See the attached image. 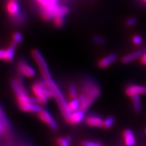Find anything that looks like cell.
Masks as SVG:
<instances>
[{
	"mask_svg": "<svg viewBox=\"0 0 146 146\" xmlns=\"http://www.w3.org/2000/svg\"><path fill=\"white\" fill-rule=\"evenodd\" d=\"M32 57L33 58L36 65L38 66V68L39 69L42 77L45 81V83L47 84V87L54 93V98L56 99L58 106H59L64 118H65L66 121H68L69 116L70 115L68 112V109H67V104L68 103H67L66 100H65L62 91L60 90L59 87L58 86L54 80L53 79L44 57L41 54V53L37 50H33L32 51Z\"/></svg>",
	"mask_w": 146,
	"mask_h": 146,
	"instance_id": "obj_1",
	"label": "cell"
},
{
	"mask_svg": "<svg viewBox=\"0 0 146 146\" xmlns=\"http://www.w3.org/2000/svg\"><path fill=\"white\" fill-rule=\"evenodd\" d=\"M12 87L15 94L20 109L24 112L39 113L42 110L41 105L33 102V98L27 94L25 87L18 81L12 82Z\"/></svg>",
	"mask_w": 146,
	"mask_h": 146,
	"instance_id": "obj_2",
	"label": "cell"
},
{
	"mask_svg": "<svg viewBox=\"0 0 146 146\" xmlns=\"http://www.w3.org/2000/svg\"><path fill=\"white\" fill-rule=\"evenodd\" d=\"M100 93V87L95 82L91 81L85 82L81 87V94L78 96V99L81 102L80 109L86 112L90 106L99 98Z\"/></svg>",
	"mask_w": 146,
	"mask_h": 146,
	"instance_id": "obj_3",
	"label": "cell"
},
{
	"mask_svg": "<svg viewBox=\"0 0 146 146\" xmlns=\"http://www.w3.org/2000/svg\"><path fill=\"white\" fill-rule=\"evenodd\" d=\"M32 91L39 105L46 104L49 98H54V93L47 87L44 80L33 84Z\"/></svg>",
	"mask_w": 146,
	"mask_h": 146,
	"instance_id": "obj_4",
	"label": "cell"
},
{
	"mask_svg": "<svg viewBox=\"0 0 146 146\" xmlns=\"http://www.w3.org/2000/svg\"><path fill=\"white\" fill-rule=\"evenodd\" d=\"M70 12L67 5H56L52 8H39V14L45 21H52L58 16H66Z\"/></svg>",
	"mask_w": 146,
	"mask_h": 146,
	"instance_id": "obj_5",
	"label": "cell"
},
{
	"mask_svg": "<svg viewBox=\"0 0 146 146\" xmlns=\"http://www.w3.org/2000/svg\"><path fill=\"white\" fill-rule=\"evenodd\" d=\"M18 68L19 72L27 78H33L36 75V71L35 68L25 60H21L19 62Z\"/></svg>",
	"mask_w": 146,
	"mask_h": 146,
	"instance_id": "obj_6",
	"label": "cell"
},
{
	"mask_svg": "<svg viewBox=\"0 0 146 146\" xmlns=\"http://www.w3.org/2000/svg\"><path fill=\"white\" fill-rule=\"evenodd\" d=\"M38 116H39L40 120H41V121H43V123H46L47 125L50 126L51 129H52L53 130H57V123H56V122L54 120V118H52V115L50 114V113L49 112L48 110L42 109L38 113Z\"/></svg>",
	"mask_w": 146,
	"mask_h": 146,
	"instance_id": "obj_7",
	"label": "cell"
},
{
	"mask_svg": "<svg viewBox=\"0 0 146 146\" xmlns=\"http://www.w3.org/2000/svg\"><path fill=\"white\" fill-rule=\"evenodd\" d=\"M6 10L11 17L15 16L21 12L19 1L18 0H8L6 3Z\"/></svg>",
	"mask_w": 146,
	"mask_h": 146,
	"instance_id": "obj_8",
	"label": "cell"
},
{
	"mask_svg": "<svg viewBox=\"0 0 146 146\" xmlns=\"http://www.w3.org/2000/svg\"><path fill=\"white\" fill-rule=\"evenodd\" d=\"M125 92L128 96L132 97L135 95L146 94V87L143 85H130L125 89Z\"/></svg>",
	"mask_w": 146,
	"mask_h": 146,
	"instance_id": "obj_9",
	"label": "cell"
},
{
	"mask_svg": "<svg viewBox=\"0 0 146 146\" xmlns=\"http://www.w3.org/2000/svg\"><path fill=\"white\" fill-rule=\"evenodd\" d=\"M85 122L89 127H100L103 126L104 120L98 115L90 114L88 115L85 118Z\"/></svg>",
	"mask_w": 146,
	"mask_h": 146,
	"instance_id": "obj_10",
	"label": "cell"
},
{
	"mask_svg": "<svg viewBox=\"0 0 146 146\" xmlns=\"http://www.w3.org/2000/svg\"><path fill=\"white\" fill-rule=\"evenodd\" d=\"M85 112L82 110L79 109L75 112H72L69 116L68 123L70 124H78L80 123L85 118Z\"/></svg>",
	"mask_w": 146,
	"mask_h": 146,
	"instance_id": "obj_11",
	"label": "cell"
},
{
	"mask_svg": "<svg viewBox=\"0 0 146 146\" xmlns=\"http://www.w3.org/2000/svg\"><path fill=\"white\" fill-rule=\"evenodd\" d=\"M117 60V56L114 54H110L106 57L102 58L98 62V66L102 68H106L110 66L112 63L116 61Z\"/></svg>",
	"mask_w": 146,
	"mask_h": 146,
	"instance_id": "obj_12",
	"label": "cell"
},
{
	"mask_svg": "<svg viewBox=\"0 0 146 146\" xmlns=\"http://www.w3.org/2000/svg\"><path fill=\"white\" fill-rule=\"evenodd\" d=\"M124 141L126 146H134L136 143V139L131 129H127L123 133Z\"/></svg>",
	"mask_w": 146,
	"mask_h": 146,
	"instance_id": "obj_13",
	"label": "cell"
},
{
	"mask_svg": "<svg viewBox=\"0 0 146 146\" xmlns=\"http://www.w3.org/2000/svg\"><path fill=\"white\" fill-rule=\"evenodd\" d=\"M80 107H81V102H80L78 98L71 99L70 101L67 104V109H68V112L70 114L72 112H74L79 110Z\"/></svg>",
	"mask_w": 146,
	"mask_h": 146,
	"instance_id": "obj_14",
	"label": "cell"
},
{
	"mask_svg": "<svg viewBox=\"0 0 146 146\" xmlns=\"http://www.w3.org/2000/svg\"><path fill=\"white\" fill-rule=\"evenodd\" d=\"M143 54V52L140 50L135 51V52L131 53L130 54L126 55L124 57L122 58V62L125 64L130 63L131 62L134 61L135 60L137 59V58H140Z\"/></svg>",
	"mask_w": 146,
	"mask_h": 146,
	"instance_id": "obj_15",
	"label": "cell"
},
{
	"mask_svg": "<svg viewBox=\"0 0 146 146\" xmlns=\"http://www.w3.org/2000/svg\"><path fill=\"white\" fill-rule=\"evenodd\" d=\"M39 5V8H52L58 4L59 0H35Z\"/></svg>",
	"mask_w": 146,
	"mask_h": 146,
	"instance_id": "obj_16",
	"label": "cell"
},
{
	"mask_svg": "<svg viewBox=\"0 0 146 146\" xmlns=\"http://www.w3.org/2000/svg\"><path fill=\"white\" fill-rule=\"evenodd\" d=\"M131 98H132L133 105L135 111L137 113L140 112L141 111V104L139 95H135V96H132Z\"/></svg>",
	"mask_w": 146,
	"mask_h": 146,
	"instance_id": "obj_17",
	"label": "cell"
},
{
	"mask_svg": "<svg viewBox=\"0 0 146 146\" xmlns=\"http://www.w3.org/2000/svg\"><path fill=\"white\" fill-rule=\"evenodd\" d=\"M71 142V137L67 136L66 137H60L57 139L58 146H70Z\"/></svg>",
	"mask_w": 146,
	"mask_h": 146,
	"instance_id": "obj_18",
	"label": "cell"
},
{
	"mask_svg": "<svg viewBox=\"0 0 146 146\" xmlns=\"http://www.w3.org/2000/svg\"><path fill=\"white\" fill-rule=\"evenodd\" d=\"M65 18L66 16H58L57 17H56L53 20L54 25L57 27H59V28L62 27L65 23Z\"/></svg>",
	"mask_w": 146,
	"mask_h": 146,
	"instance_id": "obj_19",
	"label": "cell"
},
{
	"mask_svg": "<svg viewBox=\"0 0 146 146\" xmlns=\"http://www.w3.org/2000/svg\"><path fill=\"white\" fill-rule=\"evenodd\" d=\"M114 123V119L113 117H108L104 120L103 127L104 129H110Z\"/></svg>",
	"mask_w": 146,
	"mask_h": 146,
	"instance_id": "obj_20",
	"label": "cell"
},
{
	"mask_svg": "<svg viewBox=\"0 0 146 146\" xmlns=\"http://www.w3.org/2000/svg\"><path fill=\"white\" fill-rule=\"evenodd\" d=\"M68 96L70 99H74L77 96V91L74 85H71L68 89Z\"/></svg>",
	"mask_w": 146,
	"mask_h": 146,
	"instance_id": "obj_21",
	"label": "cell"
},
{
	"mask_svg": "<svg viewBox=\"0 0 146 146\" xmlns=\"http://www.w3.org/2000/svg\"><path fill=\"white\" fill-rule=\"evenodd\" d=\"M12 41L18 44L23 41V35L20 32H15L12 35Z\"/></svg>",
	"mask_w": 146,
	"mask_h": 146,
	"instance_id": "obj_22",
	"label": "cell"
},
{
	"mask_svg": "<svg viewBox=\"0 0 146 146\" xmlns=\"http://www.w3.org/2000/svg\"><path fill=\"white\" fill-rule=\"evenodd\" d=\"M93 40L95 43H97L98 45H104L106 43V40L104 37L100 36V35H95L93 37Z\"/></svg>",
	"mask_w": 146,
	"mask_h": 146,
	"instance_id": "obj_23",
	"label": "cell"
},
{
	"mask_svg": "<svg viewBox=\"0 0 146 146\" xmlns=\"http://www.w3.org/2000/svg\"><path fill=\"white\" fill-rule=\"evenodd\" d=\"M0 120L3 123V125L5 126V127H8L9 126V122L6 117H5L4 113H3L2 109L0 107Z\"/></svg>",
	"mask_w": 146,
	"mask_h": 146,
	"instance_id": "obj_24",
	"label": "cell"
},
{
	"mask_svg": "<svg viewBox=\"0 0 146 146\" xmlns=\"http://www.w3.org/2000/svg\"><path fill=\"white\" fill-rule=\"evenodd\" d=\"M137 21L138 20L136 17H130L126 21V25H127L128 27H133L135 25H136Z\"/></svg>",
	"mask_w": 146,
	"mask_h": 146,
	"instance_id": "obj_25",
	"label": "cell"
},
{
	"mask_svg": "<svg viewBox=\"0 0 146 146\" xmlns=\"http://www.w3.org/2000/svg\"><path fill=\"white\" fill-rule=\"evenodd\" d=\"M133 43L136 45H139L142 43L143 41V39H142V36L141 35H136L133 36L132 39Z\"/></svg>",
	"mask_w": 146,
	"mask_h": 146,
	"instance_id": "obj_26",
	"label": "cell"
},
{
	"mask_svg": "<svg viewBox=\"0 0 146 146\" xmlns=\"http://www.w3.org/2000/svg\"><path fill=\"white\" fill-rule=\"evenodd\" d=\"M82 146H103L99 142L90 141H84L81 143Z\"/></svg>",
	"mask_w": 146,
	"mask_h": 146,
	"instance_id": "obj_27",
	"label": "cell"
},
{
	"mask_svg": "<svg viewBox=\"0 0 146 146\" xmlns=\"http://www.w3.org/2000/svg\"><path fill=\"white\" fill-rule=\"evenodd\" d=\"M141 62L143 64L146 65V45L143 47V54L141 56Z\"/></svg>",
	"mask_w": 146,
	"mask_h": 146,
	"instance_id": "obj_28",
	"label": "cell"
},
{
	"mask_svg": "<svg viewBox=\"0 0 146 146\" xmlns=\"http://www.w3.org/2000/svg\"><path fill=\"white\" fill-rule=\"evenodd\" d=\"M5 50H0V60H5Z\"/></svg>",
	"mask_w": 146,
	"mask_h": 146,
	"instance_id": "obj_29",
	"label": "cell"
},
{
	"mask_svg": "<svg viewBox=\"0 0 146 146\" xmlns=\"http://www.w3.org/2000/svg\"><path fill=\"white\" fill-rule=\"evenodd\" d=\"M5 127V126L3 125V123L1 121V120H0V134H1V132L3 131V129H4Z\"/></svg>",
	"mask_w": 146,
	"mask_h": 146,
	"instance_id": "obj_30",
	"label": "cell"
},
{
	"mask_svg": "<svg viewBox=\"0 0 146 146\" xmlns=\"http://www.w3.org/2000/svg\"><path fill=\"white\" fill-rule=\"evenodd\" d=\"M142 1H143L144 3H146V0H142Z\"/></svg>",
	"mask_w": 146,
	"mask_h": 146,
	"instance_id": "obj_31",
	"label": "cell"
},
{
	"mask_svg": "<svg viewBox=\"0 0 146 146\" xmlns=\"http://www.w3.org/2000/svg\"><path fill=\"white\" fill-rule=\"evenodd\" d=\"M145 133H146V128H145Z\"/></svg>",
	"mask_w": 146,
	"mask_h": 146,
	"instance_id": "obj_32",
	"label": "cell"
},
{
	"mask_svg": "<svg viewBox=\"0 0 146 146\" xmlns=\"http://www.w3.org/2000/svg\"><path fill=\"white\" fill-rule=\"evenodd\" d=\"M18 1H19V0H18Z\"/></svg>",
	"mask_w": 146,
	"mask_h": 146,
	"instance_id": "obj_33",
	"label": "cell"
}]
</instances>
